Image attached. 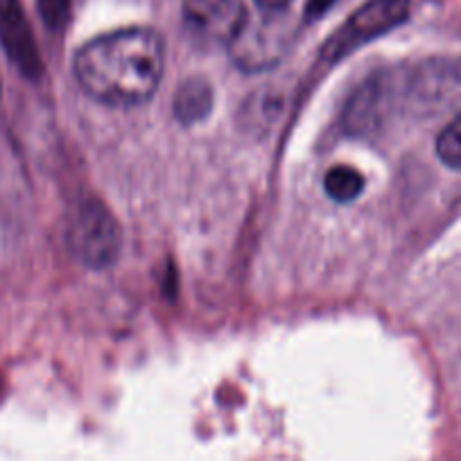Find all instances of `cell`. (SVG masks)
<instances>
[{"label":"cell","mask_w":461,"mask_h":461,"mask_svg":"<svg viewBox=\"0 0 461 461\" xmlns=\"http://www.w3.org/2000/svg\"><path fill=\"white\" fill-rule=\"evenodd\" d=\"M166 43L152 28L100 34L77 50L73 73L82 91L106 106H139L157 93Z\"/></svg>","instance_id":"1"},{"label":"cell","mask_w":461,"mask_h":461,"mask_svg":"<svg viewBox=\"0 0 461 461\" xmlns=\"http://www.w3.org/2000/svg\"><path fill=\"white\" fill-rule=\"evenodd\" d=\"M392 104L411 115H434L461 100L459 57H428L407 68L389 70Z\"/></svg>","instance_id":"2"},{"label":"cell","mask_w":461,"mask_h":461,"mask_svg":"<svg viewBox=\"0 0 461 461\" xmlns=\"http://www.w3.org/2000/svg\"><path fill=\"white\" fill-rule=\"evenodd\" d=\"M410 0H366L326 39L319 50V59L328 66L346 59L366 43L401 28L410 19Z\"/></svg>","instance_id":"3"},{"label":"cell","mask_w":461,"mask_h":461,"mask_svg":"<svg viewBox=\"0 0 461 461\" xmlns=\"http://www.w3.org/2000/svg\"><path fill=\"white\" fill-rule=\"evenodd\" d=\"M122 247L121 226L97 199L77 206L68 224V249L88 269H106L118 260Z\"/></svg>","instance_id":"4"},{"label":"cell","mask_w":461,"mask_h":461,"mask_svg":"<svg viewBox=\"0 0 461 461\" xmlns=\"http://www.w3.org/2000/svg\"><path fill=\"white\" fill-rule=\"evenodd\" d=\"M249 23L245 0H184V28L206 48L233 46Z\"/></svg>","instance_id":"5"},{"label":"cell","mask_w":461,"mask_h":461,"mask_svg":"<svg viewBox=\"0 0 461 461\" xmlns=\"http://www.w3.org/2000/svg\"><path fill=\"white\" fill-rule=\"evenodd\" d=\"M393 113L392 86H389V70L371 75L366 82L356 88L346 102L341 127L351 136H374L384 127L389 115Z\"/></svg>","instance_id":"6"},{"label":"cell","mask_w":461,"mask_h":461,"mask_svg":"<svg viewBox=\"0 0 461 461\" xmlns=\"http://www.w3.org/2000/svg\"><path fill=\"white\" fill-rule=\"evenodd\" d=\"M0 48L25 77H41V52L21 0H0Z\"/></svg>","instance_id":"7"},{"label":"cell","mask_w":461,"mask_h":461,"mask_svg":"<svg viewBox=\"0 0 461 461\" xmlns=\"http://www.w3.org/2000/svg\"><path fill=\"white\" fill-rule=\"evenodd\" d=\"M212 86L203 77L185 79L175 93V115L181 125H197L212 111Z\"/></svg>","instance_id":"8"},{"label":"cell","mask_w":461,"mask_h":461,"mask_svg":"<svg viewBox=\"0 0 461 461\" xmlns=\"http://www.w3.org/2000/svg\"><path fill=\"white\" fill-rule=\"evenodd\" d=\"M323 188H326L328 197L335 199V202H353L365 190V176L351 166H335L326 172Z\"/></svg>","instance_id":"9"},{"label":"cell","mask_w":461,"mask_h":461,"mask_svg":"<svg viewBox=\"0 0 461 461\" xmlns=\"http://www.w3.org/2000/svg\"><path fill=\"white\" fill-rule=\"evenodd\" d=\"M437 154L447 167L461 170V111L438 134Z\"/></svg>","instance_id":"10"},{"label":"cell","mask_w":461,"mask_h":461,"mask_svg":"<svg viewBox=\"0 0 461 461\" xmlns=\"http://www.w3.org/2000/svg\"><path fill=\"white\" fill-rule=\"evenodd\" d=\"M39 12H41L48 28H64L66 21H68L70 0H39Z\"/></svg>","instance_id":"11"},{"label":"cell","mask_w":461,"mask_h":461,"mask_svg":"<svg viewBox=\"0 0 461 461\" xmlns=\"http://www.w3.org/2000/svg\"><path fill=\"white\" fill-rule=\"evenodd\" d=\"M263 14H283L292 5V0H254Z\"/></svg>","instance_id":"12"},{"label":"cell","mask_w":461,"mask_h":461,"mask_svg":"<svg viewBox=\"0 0 461 461\" xmlns=\"http://www.w3.org/2000/svg\"><path fill=\"white\" fill-rule=\"evenodd\" d=\"M337 0H308V7H305V16L310 21L319 19V16L326 14L332 5H335Z\"/></svg>","instance_id":"13"}]
</instances>
